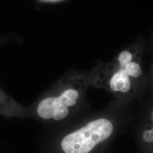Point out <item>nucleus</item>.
Listing matches in <instances>:
<instances>
[{
  "mask_svg": "<svg viewBox=\"0 0 153 153\" xmlns=\"http://www.w3.org/2000/svg\"><path fill=\"white\" fill-rule=\"evenodd\" d=\"M115 129L112 118L105 116L94 118L64 136L61 148L64 153H91L110 139Z\"/></svg>",
  "mask_w": 153,
  "mask_h": 153,
  "instance_id": "7ed1b4c3",
  "label": "nucleus"
},
{
  "mask_svg": "<svg viewBox=\"0 0 153 153\" xmlns=\"http://www.w3.org/2000/svg\"><path fill=\"white\" fill-rule=\"evenodd\" d=\"M89 86V78L84 76L73 74L66 77L53 93L39 102L37 114L44 120L65 119L82 103Z\"/></svg>",
  "mask_w": 153,
  "mask_h": 153,
  "instance_id": "f03ea898",
  "label": "nucleus"
},
{
  "mask_svg": "<svg viewBox=\"0 0 153 153\" xmlns=\"http://www.w3.org/2000/svg\"><path fill=\"white\" fill-rule=\"evenodd\" d=\"M141 137L145 143L153 146V108L143 127Z\"/></svg>",
  "mask_w": 153,
  "mask_h": 153,
  "instance_id": "20e7f679",
  "label": "nucleus"
},
{
  "mask_svg": "<svg viewBox=\"0 0 153 153\" xmlns=\"http://www.w3.org/2000/svg\"><path fill=\"white\" fill-rule=\"evenodd\" d=\"M137 55L124 50L114 61L99 66L88 78L90 86L104 89L123 100L136 97L143 79L142 66Z\"/></svg>",
  "mask_w": 153,
  "mask_h": 153,
  "instance_id": "f257e3e1",
  "label": "nucleus"
}]
</instances>
